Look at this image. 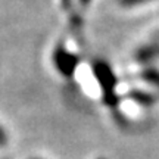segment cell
I'll list each match as a JSON object with an SVG mask.
<instances>
[{
	"instance_id": "cell-1",
	"label": "cell",
	"mask_w": 159,
	"mask_h": 159,
	"mask_svg": "<svg viewBox=\"0 0 159 159\" xmlns=\"http://www.w3.org/2000/svg\"><path fill=\"white\" fill-rule=\"evenodd\" d=\"M94 74H96L97 80L100 85L103 87V96H105V100L114 106L116 103V97H115V78L114 74L106 63L97 62L94 65Z\"/></svg>"
},
{
	"instance_id": "cell-2",
	"label": "cell",
	"mask_w": 159,
	"mask_h": 159,
	"mask_svg": "<svg viewBox=\"0 0 159 159\" xmlns=\"http://www.w3.org/2000/svg\"><path fill=\"white\" fill-rule=\"evenodd\" d=\"M55 63H56V68L65 77H69L74 72L75 66L78 63V59L66 50H57L56 55H55Z\"/></svg>"
},
{
	"instance_id": "cell-3",
	"label": "cell",
	"mask_w": 159,
	"mask_h": 159,
	"mask_svg": "<svg viewBox=\"0 0 159 159\" xmlns=\"http://www.w3.org/2000/svg\"><path fill=\"white\" fill-rule=\"evenodd\" d=\"M136 57L140 62H150V61L159 59V33L137 50Z\"/></svg>"
},
{
	"instance_id": "cell-4",
	"label": "cell",
	"mask_w": 159,
	"mask_h": 159,
	"mask_svg": "<svg viewBox=\"0 0 159 159\" xmlns=\"http://www.w3.org/2000/svg\"><path fill=\"white\" fill-rule=\"evenodd\" d=\"M143 78L146 80L148 83H150L152 85H155L159 90V71H155V69H149L143 74Z\"/></svg>"
},
{
	"instance_id": "cell-5",
	"label": "cell",
	"mask_w": 159,
	"mask_h": 159,
	"mask_svg": "<svg viewBox=\"0 0 159 159\" xmlns=\"http://www.w3.org/2000/svg\"><path fill=\"white\" fill-rule=\"evenodd\" d=\"M118 2L121 6L133 7V6H140V5H144V3H149V2H153V0H118Z\"/></svg>"
},
{
	"instance_id": "cell-6",
	"label": "cell",
	"mask_w": 159,
	"mask_h": 159,
	"mask_svg": "<svg viewBox=\"0 0 159 159\" xmlns=\"http://www.w3.org/2000/svg\"><path fill=\"white\" fill-rule=\"evenodd\" d=\"M5 143H6V134L3 133V130L0 128V146H2V144H5Z\"/></svg>"
},
{
	"instance_id": "cell-7",
	"label": "cell",
	"mask_w": 159,
	"mask_h": 159,
	"mask_svg": "<svg viewBox=\"0 0 159 159\" xmlns=\"http://www.w3.org/2000/svg\"><path fill=\"white\" fill-rule=\"evenodd\" d=\"M80 2H81V5H89V3H90V0H80Z\"/></svg>"
}]
</instances>
